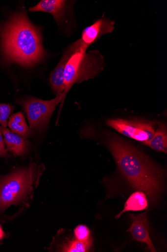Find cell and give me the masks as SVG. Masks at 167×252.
<instances>
[{
  "instance_id": "1",
  "label": "cell",
  "mask_w": 167,
  "mask_h": 252,
  "mask_svg": "<svg viewBox=\"0 0 167 252\" xmlns=\"http://www.w3.org/2000/svg\"><path fill=\"white\" fill-rule=\"evenodd\" d=\"M106 143L119 169L130 185L156 203L163 184L162 171L148 157L115 134L107 133Z\"/></svg>"
},
{
  "instance_id": "20",
  "label": "cell",
  "mask_w": 167,
  "mask_h": 252,
  "mask_svg": "<svg viewBox=\"0 0 167 252\" xmlns=\"http://www.w3.org/2000/svg\"><path fill=\"white\" fill-rule=\"evenodd\" d=\"M5 236V233L1 226V225H0V240H1L2 239H3L4 238Z\"/></svg>"
},
{
  "instance_id": "15",
  "label": "cell",
  "mask_w": 167,
  "mask_h": 252,
  "mask_svg": "<svg viewBox=\"0 0 167 252\" xmlns=\"http://www.w3.org/2000/svg\"><path fill=\"white\" fill-rule=\"evenodd\" d=\"M8 126L12 131L25 138L28 139L35 135L34 132L27 124H19L9 119Z\"/></svg>"
},
{
  "instance_id": "12",
  "label": "cell",
  "mask_w": 167,
  "mask_h": 252,
  "mask_svg": "<svg viewBox=\"0 0 167 252\" xmlns=\"http://www.w3.org/2000/svg\"><path fill=\"white\" fill-rule=\"evenodd\" d=\"M149 202L146 194L141 191L133 193L126 202L123 211L115 218L119 219L124 213L129 211H144L148 208Z\"/></svg>"
},
{
  "instance_id": "4",
  "label": "cell",
  "mask_w": 167,
  "mask_h": 252,
  "mask_svg": "<svg viewBox=\"0 0 167 252\" xmlns=\"http://www.w3.org/2000/svg\"><path fill=\"white\" fill-rule=\"evenodd\" d=\"M104 67V58L97 51L86 53L80 50L74 53L69 59L65 68L64 101L75 84L96 77Z\"/></svg>"
},
{
  "instance_id": "14",
  "label": "cell",
  "mask_w": 167,
  "mask_h": 252,
  "mask_svg": "<svg viewBox=\"0 0 167 252\" xmlns=\"http://www.w3.org/2000/svg\"><path fill=\"white\" fill-rule=\"evenodd\" d=\"M92 240L82 242L75 239L69 240L62 247L61 252H88L92 245Z\"/></svg>"
},
{
  "instance_id": "10",
  "label": "cell",
  "mask_w": 167,
  "mask_h": 252,
  "mask_svg": "<svg viewBox=\"0 0 167 252\" xmlns=\"http://www.w3.org/2000/svg\"><path fill=\"white\" fill-rule=\"evenodd\" d=\"M0 131L2 133L4 143L8 152L16 157L23 156L28 152L30 143L26 138L1 126Z\"/></svg>"
},
{
  "instance_id": "3",
  "label": "cell",
  "mask_w": 167,
  "mask_h": 252,
  "mask_svg": "<svg viewBox=\"0 0 167 252\" xmlns=\"http://www.w3.org/2000/svg\"><path fill=\"white\" fill-rule=\"evenodd\" d=\"M44 168L43 165L32 162L0 177V212L24 201L38 184Z\"/></svg>"
},
{
  "instance_id": "5",
  "label": "cell",
  "mask_w": 167,
  "mask_h": 252,
  "mask_svg": "<svg viewBox=\"0 0 167 252\" xmlns=\"http://www.w3.org/2000/svg\"><path fill=\"white\" fill-rule=\"evenodd\" d=\"M64 102L63 94L57 95L50 100L28 97L19 101L17 103L24 110L30 125L34 131L43 132L48 126L51 118L57 106Z\"/></svg>"
},
{
  "instance_id": "6",
  "label": "cell",
  "mask_w": 167,
  "mask_h": 252,
  "mask_svg": "<svg viewBox=\"0 0 167 252\" xmlns=\"http://www.w3.org/2000/svg\"><path fill=\"white\" fill-rule=\"evenodd\" d=\"M107 124L119 133L143 143L150 140L155 131V122L144 120L111 119Z\"/></svg>"
},
{
  "instance_id": "9",
  "label": "cell",
  "mask_w": 167,
  "mask_h": 252,
  "mask_svg": "<svg viewBox=\"0 0 167 252\" xmlns=\"http://www.w3.org/2000/svg\"><path fill=\"white\" fill-rule=\"evenodd\" d=\"M147 214L145 212L136 216L130 214L132 223L128 231L134 240L146 244L151 252H156L157 250L150 237Z\"/></svg>"
},
{
  "instance_id": "2",
  "label": "cell",
  "mask_w": 167,
  "mask_h": 252,
  "mask_svg": "<svg viewBox=\"0 0 167 252\" xmlns=\"http://www.w3.org/2000/svg\"><path fill=\"white\" fill-rule=\"evenodd\" d=\"M1 48L8 63L30 67L45 57L39 30L21 12L0 28Z\"/></svg>"
},
{
  "instance_id": "16",
  "label": "cell",
  "mask_w": 167,
  "mask_h": 252,
  "mask_svg": "<svg viewBox=\"0 0 167 252\" xmlns=\"http://www.w3.org/2000/svg\"><path fill=\"white\" fill-rule=\"evenodd\" d=\"M15 107L8 104L0 103V126L4 127L8 126V120Z\"/></svg>"
},
{
  "instance_id": "8",
  "label": "cell",
  "mask_w": 167,
  "mask_h": 252,
  "mask_svg": "<svg viewBox=\"0 0 167 252\" xmlns=\"http://www.w3.org/2000/svg\"><path fill=\"white\" fill-rule=\"evenodd\" d=\"M80 50V44L78 40L69 47L55 69L51 72L50 82L53 93L57 95L63 94L65 89L64 71L67 62L72 56Z\"/></svg>"
},
{
  "instance_id": "19",
  "label": "cell",
  "mask_w": 167,
  "mask_h": 252,
  "mask_svg": "<svg viewBox=\"0 0 167 252\" xmlns=\"http://www.w3.org/2000/svg\"><path fill=\"white\" fill-rule=\"evenodd\" d=\"M9 154L4 143L2 133L0 131V157H8Z\"/></svg>"
},
{
  "instance_id": "13",
  "label": "cell",
  "mask_w": 167,
  "mask_h": 252,
  "mask_svg": "<svg viewBox=\"0 0 167 252\" xmlns=\"http://www.w3.org/2000/svg\"><path fill=\"white\" fill-rule=\"evenodd\" d=\"M143 144L156 151L167 154V131L165 125L163 123H158L152 138Z\"/></svg>"
},
{
  "instance_id": "7",
  "label": "cell",
  "mask_w": 167,
  "mask_h": 252,
  "mask_svg": "<svg viewBox=\"0 0 167 252\" xmlns=\"http://www.w3.org/2000/svg\"><path fill=\"white\" fill-rule=\"evenodd\" d=\"M115 29V22L108 18H102L95 21L83 32L79 41L81 49L86 52L87 49L103 35L111 33Z\"/></svg>"
},
{
  "instance_id": "18",
  "label": "cell",
  "mask_w": 167,
  "mask_h": 252,
  "mask_svg": "<svg viewBox=\"0 0 167 252\" xmlns=\"http://www.w3.org/2000/svg\"><path fill=\"white\" fill-rule=\"evenodd\" d=\"M9 119L19 124H27L25 116L24 115V114L21 111L13 114V115H12Z\"/></svg>"
},
{
  "instance_id": "11",
  "label": "cell",
  "mask_w": 167,
  "mask_h": 252,
  "mask_svg": "<svg viewBox=\"0 0 167 252\" xmlns=\"http://www.w3.org/2000/svg\"><path fill=\"white\" fill-rule=\"evenodd\" d=\"M67 1L63 0H42L36 6L29 9L30 12H44L52 14L58 25L65 19L67 11Z\"/></svg>"
},
{
  "instance_id": "17",
  "label": "cell",
  "mask_w": 167,
  "mask_h": 252,
  "mask_svg": "<svg viewBox=\"0 0 167 252\" xmlns=\"http://www.w3.org/2000/svg\"><path fill=\"white\" fill-rule=\"evenodd\" d=\"M74 235L77 240L82 242L87 241L91 239L89 229L85 225L77 226L75 229Z\"/></svg>"
}]
</instances>
